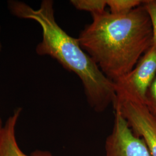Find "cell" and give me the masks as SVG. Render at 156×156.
<instances>
[{
  "label": "cell",
  "mask_w": 156,
  "mask_h": 156,
  "mask_svg": "<svg viewBox=\"0 0 156 156\" xmlns=\"http://www.w3.org/2000/svg\"><path fill=\"white\" fill-rule=\"evenodd\" d=\"M78 39L82 48L113 82L129 73L153 44L151 18L144 2L127 14L92 15Z\"/></svg>",
  "instance_id": "1"
},
{
  "label": "cell",
  "mask_w": 156,
  "mask_h": 156,
  "mask_svg": "<svg viewBox=\"0 0 156 156\" xmlns=\"http://www.w3.org/2000/svg\"><path fill=\"white\" fill-rule=\"evenodd\" d=\"M53 1H43L34 10L20 2H14L12 9L17 16L33 19L42 29L43 39L37 48L40 55H48L80 79L90 107L97 112L114 105L117 95L115 85L101 71L90 56L82 48L77 38L66 33L56 22Z\"/></svg>",
  "instance_id": "2"
},
{
  "label": "cell",
  "mask_w": 156,
  "mask_h": 156,
  "mask_svg": "<svg viewBox=\"0 0 156 156\" xmlns=\"http://www.w3.org/2000/svg\"><path fill=\"white\" fill-rule=\"evenodd\" d=\"M156 76V46L153 45L129 73L114 82L116 95L145 103L147 90Z\"/></svg>",
  "instance_id": "3"
},
{
  "label": "cell",
  "mask_w": 156,
  "mask_h": 156,
  "mask_svg": "<svg viewBox=\"0 0 156 156\" xmlns=\"http://www.w3.org/2000/svg\"><path fill=\"white\" fill-rule=\"evenodd\" d=\"M113 108L122 115L134 134L143 140L151 156H156V119L145 103L117 96Z\"/></svg>",
  "instance_id": "4"
},
{
  "label": "cell",
  "mask_w": 156,
  "mask_h": 156,
  "mask_svg": "<svg viewBox=\"0 0 156 156\" xmlns=\"http://www.w3.org/2000/svg\"><path fill=\"white\" fill-rule=\"evenodd\" d=\"M105 147V156H151L143 140L134 134L117 111H115L113 127Z\"/></svg>",
  "instance_id": "5"
},
{
  "label": "cell",
  "mask_w": 156,
  "mask_h": 156,
  "mask_svg": "<svg viewBox=\"0 0 156 156\" xmlns=\"http://www.w3.org/2000/svg\"><path fill=\"white\" fill-rule=\"evenodd\" d=\"M21 109H17L9 117L0 135V156H55L49 151H35L31 155L26 154L17 144L15 128Z\"/></svg>",
  "instance_id": "6"
},
{
  "label": "cell",
  "mask_w": 156,
  "mask_h": 156,
  "mask_svg": "<svg viewBox=\"0 0 156 156\" xmlns=\"http://www.w3.org/2000/svg\"><path fill=\"white\" fill-rule=\"evenodd\" d=\"M109 12L115 15L127 14L135 8L142 5L144 1L140 0H106Z\"/></svg>",
  "instance_id": "7"
},
{
  "label": "cell",
  "mask_w": 156,
  "mask_h": 156,
  "mask_svg": "<svg viewBox=\"0 0 156 156\" xmlns=\"http://www.w3.org/2000/svg\"><path fill=\"white\" fill-rule=\"evenodd\" d=\"M73 5L78 10L89 12L91 15L105 11L106 0H72Z\"/></svg>",
  "instance_id": "8"
},
{
  "label": "cell",
  "mask_w": 156,
  "mask_h": 156,
  "mask_svg": "<svg viewBox=\"0 0 156 156\" xmlns=\"http://www.w3.org/2000/svg\"><path fill=\"white\" fill-rule=\"evenodd\" d=\"M145 104L152 115L156 119V76L147 90Z\"/></svg>",
  "instance_id": "9"
},
{
  "label": "cell",
  "mask_w": 156,
  "mask_h": 156,
  "mask_svg": "<svg viewBox=\"0 0 156 156\" xmlns=\"http://www.w3.org/2000/svg\"><path fill=\"white\" fill-rule=\"evenodd\" d=\"M144 5L151 18L153 32V44L156 46V0L144 1Z\"/></svg>",
  "instance_id": "10"
},
{
  "label": "cell",
  "mask_w": 156,
  "mask_h": 156,
  "mask_svg": "<svg viewBox=\"0 0 156 156\" xmlns=\"http://www.w3.org/2000/svg\"><path fill=\"white\" fill-rule=\"evenodd\" d=\"M3 127H4L2 126V121H1V118H0V135H1V131H2V130Z\"/></svg>",
  "instance_id": "11"
}]
</instances>
